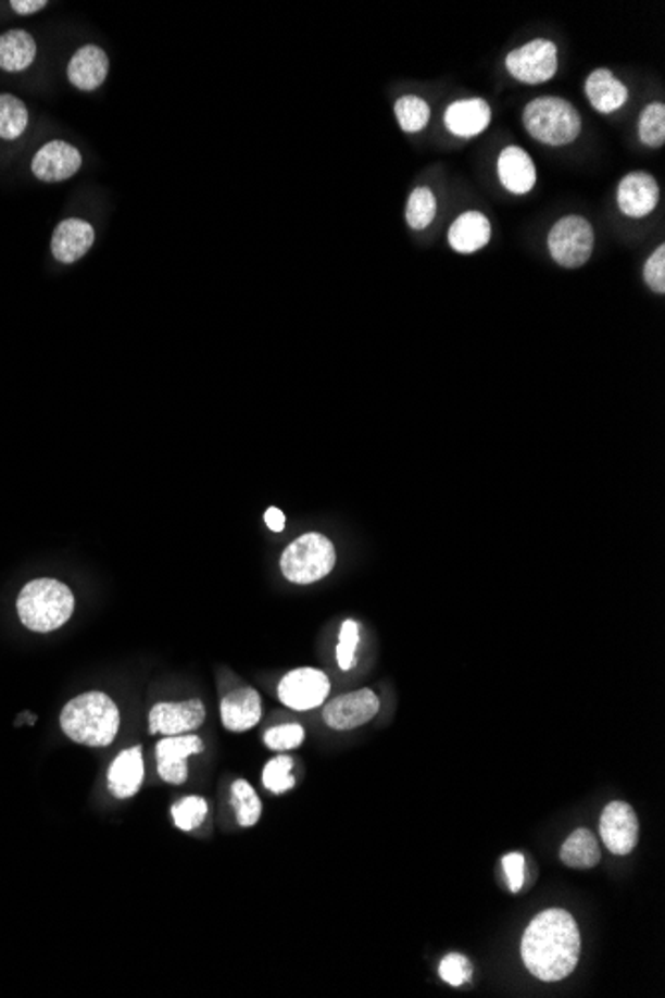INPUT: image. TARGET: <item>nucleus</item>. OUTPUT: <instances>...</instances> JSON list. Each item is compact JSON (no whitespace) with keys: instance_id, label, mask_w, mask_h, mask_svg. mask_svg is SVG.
<instances>
[{"instance_id":"nucleus-36","label":"nucleus","mask_w":665,"mask_h":998,"mask_svg":"<svg viewBox=\"0 0 665 998\" xmlns=\"http://www.w3.org/2000/svg\"><path fill=\"white\" fill-rule=\"evenodd\" d=\"M524 865H526V861H524L523 853H509V856L502 857V868L506 873V880H509V887H511L512 893H518L523 889Z\"/></svg>"},{"instance_id":"nucleus-33","label":"nucleus","mask_w":665,"mask_h":998,"mask_svg":"<svg viewBox=\"0 0 665 998\" xmlns=\"http://www.w3.org/2000/svg\"><path fill=\"white\" fill-rule=\"evenodd\" d=\"M356 644H359V626L353 620H347L339 632V646H337V662L341 670L355 668Z\"/></svg>"},{"instance_id":"nucleus-11","label":"nucleus","mask_w":665,"mask_h":998,"mask_svg":"<svg viewBox=\"0 0 665 998\" xmlns=\"http://www.w3.org/2000/svg\"><path fill=\"white\" fill-rule=\"evenodd\" d=\"M30 167L40 182L57 184L72 178L83 167V154L72 144L52 140L36 152Z\"/></svg>"},{"instance_id":"nucleus-38","label":"nucleus","mask_w":665,"mask_h":998,"mask_svg":"<svg viewBox=\"0 0 665 998\" xmlns=\"http://www.w3.org/2000/svg\"><path fill=\"white\" fill-rule=\"evenodd\" d=\"M265 524H267L274 533H281V531L286 528V514L279 511V509L272 507V509H267V512H265Z\"/></svg>"},{"instance_id":"nucleus-9","label":"nucleus","mask_w":665,"mask_h":998,"mask_svg":"<svg viewBox=\"0 0 665 998\" xmlns=\"http://www.w3.org/2000/svg\"><path fill=\"white\" fill-rule=\"evenodd\" d=\"M602 841L614 856H628L640 839V821L630 803L612 801L600 820Z\"/></svg>"},{"instance_id":"nucleus-18","label":"nucleus","mask_w":665,"mask_h":998,"mask_svg":"<svg viewBox=\"0 0 665 998\" xmlns=\"http://www.w3.org/2000/svg\"><path fill=\"white\" fill-rule=\"evenodd\" d=\"M219 712L229 732H248L262 720V698L253 688L236 689L222 700Z\"/></svg>"},{"instance_id":"nucleus-22","label":"nucleus","mask_w":665,"mask_h":998,"mask_svg":"<svg viewBox=\"0 0 665 998\" xmlns=\"http://www.w3.org/2000/svg\"><path fill=\"white\" fill-rule=\"evenodd\" d=\"M586 96L590 104L602 112L612 114L626 104L628 88L607 68H598L586 78Z\"/></svg>"},{"instance_id":"nucleus-13","label":"nucleus","mask_w":665,"mask_h":998,"mask_svg":"<svg viewBox=\"0 0 665 998\" xmlns=\"http://www.w3.org/2000/svg\"><path fill=\"white\" fill-rule=\"evenodd\" d=\"M203 751L198 736H170L155 746L158 773L166 784L181 785L188 779L186 760Z\"/></svg>"},{"instance_id":"nucleus-30","label":"nucleus","mask_w":665,"mask_h":998,"mask_svg":"<svg viewBox=\"0 0 665 998\" xmlns=\"http://www.w3.org/2000/svg\"><path fill=\"white\" fill-rule=\"evenodd\" d=\"M640 140L650 148H660L665 142V107L652 102L643 108L640 116Z\"/></svg>"},{"instance_id":"nucleus-14","label":"nucleus","mask_w":665,"mask_h":998,"mask_svg":"<svg viewBox=\"0 0 665 998\" xmlns=\"http://www.w3.org/2000/svg\"><path fill=\"white\" fill-rule=\"evenodd\" d=\"M660 202V188L654 176L645 172H631L618 186V205L628 217H645Z\"/></svg>"},{"instance_id":"nucleus-17","label":"nucleus","mask_w":665,"mask_h":998,"mask_svg":"<svg viewBox=\"0 0 665 998\" xmlns=\"http://www.w3.org/2000/svg\"><path fill=\"white\" fill-rule=\"evenodd\" d=\"M492 110L482 98L456 100L444 112V126L459 138H475L487 130Z\"/></svg>"},{"instance_id":"nucleus-20","label":"nucleus","mask_w":665,"mask_h":998,"mask_svg":"<svg viewBox=\"0 0 665 998\" xmlns=\"http://www.w3.org/2000/svg\"><path fill=\"white\" fill-rule=\"evenodd\" d=\"M499 178L506 190L523 196L535 188L536 166L530 154L518 148L509 146L499 155Z\"/></svg>"},{"instance_id":"nucleus-24","label":"nucleus","mask_w":665,"mask_h":998,"mask_svg":"<svg viewBox=\"0 0 665 998\" xmlns=\"http://www.w3.org/2000/svg\"><path fill=\"white\" fill-rule=\"evenodd\" d=\"M600 845L594 833L588 829H576L560 849V859L572 869H592L600 863Z\"/></svg>"},{"instance_id":"nucleus-12","label":"nucleus","mask_w":665,"mask_h":998,"mask_svg":"<svg viewBox=\"0 0 665 998\" xmlns=\"http://www.w3.org/2000/svg\"><path fill=\"white\" fill-rule=\"evenodd\" d=\"M205 720V708L200 700L158 703L150 712V734L184 736L198 729Z\"/></svg>"},{"instance_id":"nucleus-8","label":"nucleus","mask_w":665,"mask_h":998,"mask_svg":"<svg viewBox=\"0 0 665 998\" xmlns=\"http://www.w3.org/2000/svg\"><path fill=\"white\" fill-rule=\"evenodd\" d=\"M329 677L323 674L322 670L315 668H299L289 672L281 684H279V700L286 703L287 708L298 710V712H308L313 708H319L323 701L329 696Z\"/></svg>"},{"instance_id":"nucleus-29","label":"nucleus","mask_w":665,"mask_h":998,"mask_svg":"<svg viewBox=\"0 0 665 998\" xmlns=\"http://www.w3.org/2000/svg\"><path fill=\"white\" fill-rule=\"evenodd\" d=\"M208 811H210V808H208V801L203 797H184L172 808L174 825L181 832H193L208 818Z\"/></svg>"},{"instance_id":"nucleus-16","label":"nucleus","mask_w":665,"mask_h":998,"mask_svg":"<svg viewBox=\"0 0 665 998\" xmlns=\"http://www.w3.org/2000/svg\"><path fill=\"white\" fill-rule=\"evenodd\" d=\"M108 71H110V60H108L106 52L96 45H86L74 52L66 74L74 88L83 92H92L104 84Z\"/></svg>"},{"instance_id":"nucleus-15","label":"nucleus","mask_w":665,"mask_h":998,"mask_svg":"<svg viewBox=\"0 0 665 998\" xmlns=\"http://www.w3.org/2000/svg\"><path fill=\"white\" fill-rule=\"evenodd\" d=\"M95 244V227L80 217H66L62 220L54 236L50 250L60 263H74L84 258Z\"/></svg>"},{"instance_id":"nucleus-37","label":"nucleus","mask_w":665,"mask_h":998,"mask_svg":"<svg viewBox=\"0 0 665 998\" xmlns=\"http://www.w3.org/2000/svg\"><path fill=\"white\" fill-rule=\"evenodd\" d=\"M11 7L16 14L28 16V14H35V12L47 9L48 2L47 0H12Z\"/></svg>"},{"instance_id":"nucleus-19","label":"nucleus","mask_w":665,"mask_h":998,"mask_svg":"<svg viewBox=\"0 0 665 998\" xmlns=\"http://www.w3.org/2000/svg\"><path fill=\"white\" fill-rule=\"evenodd\" d=\"M143 782V756L142 748L126 749L122 751L116 760L112 761L108 770V787L112 796L118 799H128L134 797Z\"/></svg>"},{"instance_id":"nucleus-21","label":"nucleus","mask_w":665,"mask_h":998,"mask_svg":"<svg viewBox=\"0 0 665 998\" xmlns=\"http://www.w3.org/2000/svg\"><path fill=\"white\" fill-rule=\"evenodd\" d=\"M492 227L485 214L466 212L454 220L449 229V246L459 253H475L490 241Z\"/></svg>"},{"instance_id":"nucleus-26","label":"nucleus","mask_w":665,"mask_h":998,"mask_svg":"<svg viewBox=\"0 0 665 998\" xmlns=\"http://www.w3.org/2000/svg\"><path fill=\"white\" fill-rule=\"evenodd\" d=\"M231 806L241 827H253L262 818V801L246 779H238L231 787Z\"/></svg>"},{"instance_id":"nucleus-2","label":"nucleus","mask_w":665,"mask_h":998,"mask_svg":"<svg viewBox=\"0 0 665 998\" xmlns=\"http://www.w3.org/2000/svg\"><path fill=\"white\" fill-rule=\"evenodd\" d=\"M60 727L76 744L106 748L118 734V708L106 694L88 691L64 706Z\"/></svg>"},{"instance_id":"nucleus-32","label":"nucleus","mask_w":665,"mask_h":998,"mask_svg":"<svg viewBox=\"0 0 665 998\" xmlns=\"http://www.w3.org/2000/svg\"><path fill=\"white\" fill-rule=\"evenodd\" d=\"M305 729L299 724L277 725L265 734V746L275 751H289L303 744Z\"/></svg>"},{"instance_id":"nucleus-25","label":"nucleus","mask_w":665,"mask_h":998,"mask_svg":"<svg viewBox=\"0 0 665 998\" xmlns=\"http://www.w3.org/2000/svg\"><path fill=\"white\" fill-rule=\"evenodd\" d=\"M28 126V110L23 100L12 95H0V140H16Z\"/></svg>"},{"instance_id":"nucleus-31","label":"nucleus","mask_w":665,"mask_h":998,"mask_svg":"<svg viewBox=\"0 0 665 998\" xmlns=\"http://www.w3.org/2000/svg\"><path fill=\"white\" fill-rule=\"evenodd\" d=\"M291 770H293V760L289 756L275 758L263 770V785L277 796L286 794L296 787V777L291 775Z\"/></svg>"},{"instance_id":"nucleus-4","label":"nucleus","mask_w":665,"mask_h":998,"mask_svg":"<svg viewBox=\"0 0 665 998\" xmlns=\"http://www.w3.org/2000/svg\"><path fill=\"white\" fill-rule=\"evenodd\" d=\"M523 124L535 140L547 146H566L582 132L580 112L568 100L556 96L532 100L524 108Z\"/></svg>"},{"instance_id":"nucleus-28","label":"nucleus","mask_w":665,"mask_h":998,"mask_svg":"<svg viewBox=\"0 0 665 998\" xmlns=\"http://www.w3.org/2000/svg\"><path fill=\"white\" fill-rule=\"evenodd\" d=\"M437 215V198L435 194L428 190V188H416L413 190V194L409 196V203H406V224L421 232L425 227L432 224Z\"/></svg>"},{"instance_id":"nucleus-6","label":"nucleus","mask_w":665,"mask_h":998,"mask_svg":"<svg viewBox=\"0 0 665 998\" xmlns=\"http://www.w3.org/2000/svg\"><path fill=\"white\" fill-rule=\"evenodd\" d=\"M548 250L562 267H582L594 251V229L582 215H566L550 229Z\"/></svg>"},{"instance_id":"nucleus-10","label":"nucleus","mask_w":665,"mask_h":998,"mask_svg":"<svg viewBox=\"0 0 665 998\" xmlns=\"http://www.w3.org/2000/svg\"><path fill=\"white\" fill-rule=\"evenodd\" d=\"M379 712V698L371 689H356L329 701L323 710L325 724L332 729H355L367 724Z\"/></svg>"},{"instance_id":"nucleus-5","label":"nucleus","mask_w":665,"mask_h":998,"mask_svg":"<svg viewBox=\"0 0 665 998\" xmlns=\"http://www.w3.org/2000/svg\"><path fill=\"white\" fill-rule=\"evenodd\" d=\"M337 552L331 540L319 533L299 536L281 554V572L289 583L313 584L335 569Z\"/></svg>"},{"instance_id":"nucleus-7","label":"nucleus","mask_w":665,"mask_h":998,"mask_svg":"<svg viewBox=\"0 0 665 998\" xmlns=\"http://www.w3.org/2000/svg\"><path fill=\"white\" fill-rule=\"evenodd\" d=\"M506 71L524 84L548 83L559 71V48L552 40L536 38L506 57Z\"/></svg>"},{"instance_id":"nucleus-27","label":"nucleus","mask_w":665,"mask_h":998,"mask_svg":"<svg viewBox=\"0 0 665 998\" xmlns=\"http://www.w3.org/2000/svg\"><path fill=\"white\" fill-rule=\"evenodd\" d=\"M394 116L406 134H415L427 126L430 107L418 96H403L394 102Z\"/></svg>"},{"instance_id":"nucleus-34","label":"nucleus","mask_w":665,"mask_h":998,"mask_svg":"<svg viewBox=\"0 0 665 998\" xmlns=\"http://www.w3.org/2000/svg\"><path fill=\"white\" fill-rule=\"evenodd\" d=\"M439 973L444 983H449L452 987H463L464 983L470 978L473 971H470V963L466 961V957L452 952L442 959Z\"/></svg>"},{"instance_id":"nucleus-1","label":"nucleus","mask_w":665,"mask_h":998,"mask_svg":"<svg viewBox=\"0 0 665 998\" xmlns=\"http://www.w3.org/2000/svg\"><path fill=\"white\" fill-rule=\"evenodd\" d=\"M580 931L564 909H548L536 915L523 937L526 969L544 983H556L574 973L580 959Z\"/></svg>"},{"instance_id":"nucleus-23","label":"nucleus","mask_w":665,"mask_h":998,"mask_svg":"<svg viewBox=\"0 0 665 998\" xmlns=\"http://www.w3.org/2000/svg\"><path fill=\"white\" fill-rule=\"evenodd\" d=\"M36 60V40L26 30L14 28L0 36V71L23 72Z\"/></svg>"},{"instance_id":"nucleus-3","label":"nucleus","mask_w":665,"mask_h":998,"mask_svg":"<svg viewBox=\"0 0 665 998\" xmlns=\"http://www.w3.org/2000/svg\"><path fill=\"white\" fill-rule=\"evenodd\" d=\"M16 610L21 622L28 631L47 632L59 631L71 620L74 612V595L71 588L54 578H38L26 584L18 600Z\"/></svg>"},{"instance_id":"nucleus-35","label":"nucleus","mask_w":665,"mask_h":998,"mask_svg":"<svg viewBox=\"0 0 665 998\" xmlns=\"http://www.w3.org/2000/svg\"><path fill=\"white\" fill-rule=\"evenodd\" d=\"M643 279L650 289H654L655 294H664L665 291V248L660 246L657 250L650 255V260L645 262V267H643Z\"/></svg>"}]
</instances>
